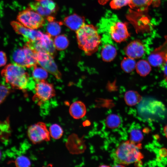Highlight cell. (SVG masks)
Segmentation results:
<instances>
[{
	"instance_id": "cell-1",
	"label": "cell",
	"mask_w": 167,
	"mask_h": 167,
	"mask_svg": "<svg viewBox=\"0 0 167 167\" xmlns=\"http://www.w3.org/2000/svg\"><path fill=\"white\" fill-rule=\"evenodd\" d=\"M76 33L78 46L86 55H91L98 50L101 37L96 27L84 24Z\"/></svg>"
},
{
	"instance_id": "cell-2",
	"label": "cell",
	"mask_w": 167,
	"mask_h": 167,
	"mask_svg": "<svg viewBox=\"0 0 167 167\" xmlns=\"http://www.w3.org/2000/svg\"><path fill=\"white\" fill-rule=\"evenodd\" d=\"M1 75L6 82L13 89L24 90L28 87L29 75L20 65L10 63L2 70Z\"/></svg>"
},
{
	"instance_id": "cell-3",
	"label": "cell",
	"mask_w": 167,
	"mask_h": 167,
	"mask_svg": "<svg viewBox=\"0 0 167 167\" xmlns=\"http://www.w3.org/2000/svg\"><path fill=\"white\" fill-rule=\"evenodd\" d=\"M139 147L130 141L123 142L113 153V159L119 165H129L139 161L143 156Z\"/></svg>"
},
{
	"instance_id": "cell-4",
	"label": "cell",
	"mask_w": 167,
	"mask_h": 167,
	"mask_svg": "<svg viewBox=\"0 0 167 167\" xmlns=\"http://www.w3.org/2000/svg\"><path fill=\"white\" fill-rule=\"evenodd\" d=\"M12 57L15 63L24 67L29 68L39 64L36 52L26 44L15 51Z\"/></svg>"
},
{
	"instance_id": "cell-5",
	"label": "cell",
	"mask_w": 167,
	"mask_h": 167,
	"mask_svg": "<svg viewBox=\"0 0 167 167\" xmlns=\"http://www.w3.org/2000/svg\"><path fill=\"white\" fill-rule=\"evenodd\" d=\"M17 19L24 26L32 29L42 27L45 22L43 16L29 8L19 12Z\"/></svg>"
},
{
	"instance_id": "cell-6",
	"label": "cell",
	"mask_w": 167,
	"mask_h": 167,
	"mask_svg": "<svg viewBox=\"0 0 167 167\" xmlns=\"http://www.w3.org/2000/svg\"><path fill=\"white\" fill-rule=\"evenodd\" d=\"M27 133L29 139L34 144L50 140L49 131L44 122H39L30 125L28 128Z\"/></svg>"
},
{
	"instance_id": "cell-7",
	"label": "cell",
	"mask_w": 167,
	"mask_h": 167,
	"mask_svg": "<svg viewBox=\"0 0 167 167\" xmlns=\"http://www.w3.org/2000/svg\"><path fill=\"white\" fill-rule=\"evenodd\" d=\"M35 93L32 97L33 101L38 104L48 101L55 96V91L53 84L45 80L37 82Z\"/></svg>"
},
{
	"instance_id": "cell-8",
	"label": "cell",
	"mask_w": 167,
	"mask_h": 167,
	"mask_svg": "<svg viewBox=\"0 0 167 167\" xmlns=\"http://www.w3.org/2000/svg\"><path fill=\"white\" fill-rule=\"evenodd\" d=\"M51 36L48 34H43L39 39L32 41H27L26 44L33 49L36 52H45L53 57L56 53L54 41Z\"/></svg>"
},
{
	"instance_id": "cell-9",
	"label": "cell",
	"mask_w": 167,
	"mask_h": 167,
	"mask_svg": "<svg viewBox=\"0 0 167 167\" xmlns=\"http://www.w3.org/2000/svg\"><path fill=\"white\" fill-rule=\"evenodd\" d=\"M112 39L118 43L125 41L130 36L127 27V23L118 21L113 23L109 29Z\"/></svg>"
},
{
	"instance_id": "cell-10",
	"label": "cell",
	"mask_w": 167,
	"mask_h": 167,
	"mask_svg": "<svg viewBox=\"0 0 167 167\" xmlns=\"http://www.w3.org/2000/svg\"><path fill=\"white\" fill-rule=\"evenodd\" d=\"M163 44L155 49L148 57V61L154 67L161 66L167 59V35L165 36Z\"/></svg>"
},
{
	"instance_id": "cell-11",
	"label": "cell",
	"mask_w": 167,
	"mask_h": 167,
	"mask_svg": "<svg viewBox=\"0 0 167 167\" xmlns=\"http://www.w3.org/2000/svg\"><path fill=\"white\" fill-rule=\"evenodd\" d=\"M28 6V8L43 16H49L56 11V4L52 0L32 2Z\"/></svg>"
},
{
	"instance_id": "cell-12",
	"label": "cell",
	"mask_w": 167,
	"mask_h": 167,
	"mask_svg": "<svg viewBox=\"0 0 167 167\" xmlns=\"http://www.w3.org/2000/svg\"><path fill=\"white\" fill-rule=\"evenodd\" d=\"M11 26L17 33L21 35L28 41H34L40 38L43 34L41 31L28 28L19 22L12 21Z\"/></svg>"
},
{
	"instance_id": "cell-13",
	"label": "cell",
	"mask_w": 167,
	"mask_h": 167,
	"mask_svg": "<svg viewBox=\"0 0 167 167\" xmlns=\"http://www.w3.org/2000/svg\"><path fill=\"white\" fill-rule=\"evenodd\" d=\"M124 52L128 57L134 59L141 58L145 52V47L140 40H136L131 42L125 48Z\"/></svg>"
},
{
	"instance_id": "cell-14",
	"label": "cell",
	"mask_w": 167,
	"mask_h": 167,
	"mask_svg": "<svg viewBox=\"0 0 167 167\" xmlns=\"http://www.w3.org/2000/svg\"><path fill=\"white\" fill-rule=\"evenodd\" d=\"M85 19L76 14L66 17L63 24L72 30L76 31L84 24Z\"/></svg>"
},
{
	"instance_id": "cell-15",
	"label": "cell",
	"mask_w": 167,
	"mask_h": 167,
	"mask_svg": "<svg viewBox=\"0 0 167 167\" xmlns=\"http://www.w3.org/2000/svg\"><path fill=\"white\" fill-rule=\"evenodd\" d=\"M69 113L71 116L75 119L82 118L84 116L86 113V106L81 101H75L70 106Z\"/></svg>"
},
{
	"instance_id": "cell-16",
	"label": "cell",
	"mask_w": 167,
	"mask_h": 167,
	"mask_svg": "<svg viewBox=\"0 0 167 167\" xmlns=\"http://www.w3.org/2000/svg\"><path fill=\"white\" fill-rule=\"evenodd\" d=\"M117 50L115 47L111 44H108L104 45L101 52V55L103 61L110 62L113 61L116 56Z\"/></svg>"
},
{
	"instance_id": "cell-17",
	"label": "cell",
	"mask_w": 167,
	"mask_h": 167,
	"mask_svg": "<svg viewBox=\"0 0 167 167\" xmlns=\"http://www.w3.org/2000/svg\"><path fill=\"white\" fill-rule=\"evenodd\" d=\"M124 99L126 104L133 106L139 103L142 100V96L137 91L129 90L125 93Z\"/></svg>"
},
{
	"instance_id": "cell-18",
	"label": "cell",
	"mask_w": 167,
	"mask_h": 167,
	"mask_svg": "<svg viewBox=\"0 0 167 167\" xmlns=\"http://www.w3.org/2000/svg\"><path fill=\"white\" fill-rule=\"evenodd\" d=\"M39 65L46 71L52 73L58 79L61 78V74L53 60V57H51L49 59L42 62L38 63Z\"/></svg>"
},
{
	"instance_id": "cell-19",
	"label": "cell",
	"mask_w": 167,
	"mask_h": 167,
	"mask_svg": "<svg viewBox=\"0 0 167 167\" xmlns=\"http://www.w3.org/2000/svg\"><path fill=\"white\" fill-rule=\"evenodd\" d=\"M135 69L137 73L141 76L144 77L151 71V65L148 61L140 60L136 63Z\"/></svg>"
},
{
	"instance_id": "cell-20",
	"label": "cell",
	"mask_w": 167,
	"mask_h": 167,
	"mask_svg": "<svg viewBox=\"0 0 167 167\" xmlns=\"http://www.w3.org/2000/svg\"><path fill=\"white\" fill-rule=\"evenodd\" d=\"M152 0H131L129 5L132 9L139 11H147L149 6L152 4Z\"/></svg>"
},
{
	"instance_id": "cell-21",
	"label": "cell",
	"mask_w": 167,
	"mask_h": 167,
	"mask_svg": "<svg viewBox=\"0 0 167 167\" xmlns=\"http://www.w3.org/2000/svg\"><path fill=\"white\" fill-rule=\"evenodd\" d=\"M62 23L55 21H50L47 24L46 30L47 33L51 36H56L61 32V25Z\"/></svg>"
},
{
	"instance_id": "cell-22",
	"label": "cell",
	"mask_w": 167,
	"mask_h": 167,
	"mask_svg": "<svg viewBox=\"0 0 167 167\" xmlns=\"http://www.w3.org/2000/svg\"><path fill=\"white\" fill-rule=\"evenodd\" d=\"M34 79L37 82L45 80L48 76L47 71L42 66L38 67L37 65L34 66L32 73Z\"/></svg>"
},
{
	"instance_id": "cell-23",
	"label": "cell",
	"mask_w": 167,
	"mask_h": 167,
	"mask_svg": "<svg viewBox=\"0 0 167 167\" xmlns=\"http://www.w3.org/2000/svg\"><path fill=\"white\" fill-rule=\"evenodd\" d=\"M54 43L56 49L62 50L67 48L69 45V41L66 36L61 35L56 36Z\"/></svg>"
},
{
	"instance_id": "cell-24",
	"label": "cell",
	"mask_w": 167,
	"mask_h": 167,
	"mask_svg": "<svg viewBox=\"0 0 167 167\" xmlns=\"http://www.w3.org/2000/svg\"><path fill=\"white\" fill-rule=\"evenodd\" d=\"M136 63L135 59L127 57L124 58L122 59L121 63V66L125 72L129 73L135 68Z\"/></svg>"
},
{
	"instance_id": "cell-25",
	"label": "cell",
	"mask_w": 167,
	"mask_h": 167,
	"mask_svg": "<svg viewBox=\"0 0 167 167\" xmlns=\"http://www.w3.org/2000/svg\"><path fill=\"white\" fill-rule=\"evenodd\" d=\"M105 123L108 128L113 129L118 127L121 123L119 117L114 114L109 115L107 117Z\"/></svg>"
},
{
	"instance_id": "cell-26",
	"label": "cell",
	"mask_w": 167,
	"mask_h": 167,
	"mask_svg": "<svg viewBox=\"0 0 167 167\" xmlns=\"http://www.w3.org/2000/svg\"><path fill=\"white\" fill-rule=\"evenodd\" d=\"M49 131L50 136L54 139H59L63 135L62 128L59 125L56 123L50 126Z\"/></svg>"
},
{
	"instance_id": "cell-27",
	"label": "cell",
	"mask_w": 167,
	"mask_h": 167,
	"mask_svg": "<svg viewBox=\"0 0 167 167\" xmlns=\"http://www.w3.org/2000/svg\"><path fill=\"white\" fill-rule=\"evenodd\" d=\"M143 139V135L140 130L134 129L130 133V141L135 143L141 141Z\"/></svg>"
},
{
	"instance_id": "cell-28",
	"label": "cell",
	"mask_w": 167,
	"mask_h": 167,
	"mask_svg": "<svg viewBox=\"0 0 167 167\" xmlns=\"http://www.w3.org/2000/svg\"><path fill=\"white\" fill-rule=\"evenodd\" d=\"M14 163L16 167H28L31 166V162L28 157L24 156L18 157Z\"/></svg>"
},
{
	"instance_id": "cell-29",
	"label": "cell",
	"mask_w": 167,
	"mask_h": 167,
	"mask_svg": "<svg viewBox=\"0 0 167 167\" xmlns=\"http://www.w3.org/2000/svg\"><path fill=\"white\" fill-rule=\"evenodd\" d=\"M131 0H112L110 5L111 8L114 9L121 8L131 3Z\"/></svg>"
},
{
	"instance_id": "cell-30",
	"label": "cell",
	"mask_w": 167,
	"mask_h": 167,
	"mask_svg": "<svg viewBox=\"0 0 167 167\" xmlns=\"http://www.w3.org/2000/svg\"><path fill=\"white\" fill-rule=\"evenodd\" d=\"M11 92V90L7 86L0 84V105Z\"/></svg>"
},
{
	"instance_id": "cell-31",
	"label": "cell",
	"mask_w": 167,
	"mask_h": 167,
	"mask_svg": "<svg viewBox=\"0 0 167 167\" xmlns=\"http://www.w3.org/2000/svg\"><path fill=\"white\" fill-rule=\"evenodd\" d=\"M7 58L6 53L0 51V67L5 66L7 62Z\"/></svg>"
},
{
	"instance_id": "cell-32",
	"label": "cell",
	"mask_w": 167,
	"mask_h": 167,
	"mask_svg": "<svg viewBox=\"0 0 167 167\" xmlns=\"http://www.w3.org/2000/svg\"><path fill=\"white\" fill-rule=\"evenodd\" d=\"M161 0H152V5L153 7H158L161 4Z\"/></svg>"
},
{
	"instance_id": "cell-33",
	"label": "cell",
	"mask_w": 167,
	"mask_h": 167,
	"mask_svg": "<svg viewBox=\"0 0 167 167\" xmlns=\"http://www.w3.org/2000/svg\"><path fill=\"white\" fill-rule=\"evenodd\" d=\"M109 0H98L99 3L101 5L105 4Z\"/></svg>"
},
{
	"instance_id": "cell-34",
	"label": "cell",
	"mask_w": 167,
	"mask_h": 167,
	"mask_svg": "<svg viewBox=\"0 0 167 167\" xmlns=\"http://www.w3.org/2000/svg\"><path fill=\"white\" fill-rule=\"evenodd\" d=\"M164 132L165 136L167 138V124L165 126L164 129Z\"/></svg>"
},
{
	"instance_id": "cell-35",
	"label": "cell",
	"mask_w": 167,
	"mask_h": 167,
	"mask_svg": "<svg viewBox=\"0 0 167 167\" xmlns=\"http://www.w3.org/2000/svg\"><path fill=\"white\" fill-rule=\"evenodd\" d=\"M100 167H108L109 166L108 165H101L100 166Z\"/></svg>"
},
{
	"instance_id": "cell-36",
	"label": "cell",
	"mask_w": 167,
	"mask_h": 167,
	"mask_svg": "<svg viewBox=\"0 0 167 167\" xmlns=\"http://www.w3.org/2000/svg\"><path fill=\"white\" fill-rule=\"evenodd\" d=\"M1 151L0 150V160L1 159Z\"/></svg>"
},
{
	"instance_id": "cell-37",
	"label": "cell",
	"mask_w": 167,
	"mask_h": 167,
	"mask_svg": "<svg viewBox=\"0 0 167 167\" xmlns=\"http://www.w3.org/2000/svg\"><path fill=\"white\" fill-rule=\"evenodd\" d=\"M37 1H43V0H35Z\"/></svg>"
}]
</instances>
